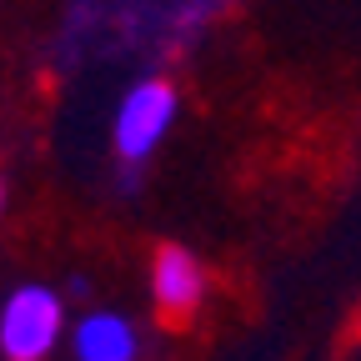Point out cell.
Wrapping results in <instances>:
<instances>
[{"label": "cell", "mask_w": 361, "mask_h": 361, "mask_svg": "<svg viewBox=\"0 0 361 361\" xmlns=\"http://www.w3.org/2000/svg\"><path fill=\"white\" fill-rule=\"evenodd\" d=\"M66 336L75 361H141V331L121 311H85Z\"/></svg>", "instance_id": "277c9868"}, {"label": "cell", "mask_w": 361, "mask_h": 361, "mask_svg": "<svg viewBox=\"0 0 361 361\" xmlns=\"http://www.w3.org/2000/svg\"><path fill=\"white\" fill-rule=\"evenodd\" d=\"M151 301L166 322H191L206 301V266L186 246H161L151 261Z\"/></svg>", "instance_id": "3957f363"}, {"label": "cell", "mask_w": 361, "mask_h": 361, "mask_svg": "<svg viewBox=\"0 0 361 361\" xmlns=\"http://www.w3.org/2000/svg\"><path fill=\"white\" fill-rule=\"evenodd\" d=\"M0 211H6V180H0Z\"/></svg>", "instance_id": "8992f818"}, {"label": "cell", "mask_w": 361, "mask_h": 361, "mask_svg": "<svg viewBox=\"0 0 361 361\" xmlns=\"http://www.w3.org/2000/svg\"><path fill=\"white\" fill-rule=\"evenodd\" d=\"M206 20H211V0H171V16H166L171 35H180V40H196Z\"/></svg>", "instance_id": "5b68a950"}, {"label": "cell", "mask_w": 361, "mask_h": 361, "mask_svg": "<svg viewBox=\"0 0 361 361\" xmlns=\"http://www.w3.org/2000/svg\"><path fill=\"white\" fill-rule=\"evenodd\" d=\"M180 116V96L166 75H141L130 80V90L116 101V116H111V146L126 166H141L161 151V141L171 135Z\"/></svg>", "instance_id": "6da1fadb"}, {"label": "cell", "mask_w": 361, "mask_h": 361, "mask_svg": "<svg viewBox=\"0 0 361 361\" xmlns=\"http://www.w3.org/2000/svg\"><path fill=\"white\" fill-rule=\"evenodd\" d=\"M66 301L61 291L25 281L0 301V356L6 361H45L66 341Z\"/></svg>", "instance_id": "7a4b0ae2"}]
</instances>
